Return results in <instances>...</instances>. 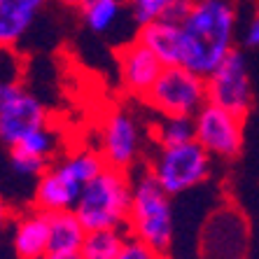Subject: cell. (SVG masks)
Listing matches in <instances>:
<instances>
[{
  "mask_svg": "<svg viewBox=\"0 0 259 259\" xmlns=\"http://www.w3.org/2000/svg\"><path fill=\"white\" fill-rule=\"evenodd\" d=\"M128 238V229H91L82 243V259H115Z\"/></svg>",
  "mask_w": 259,
  "mask_h": 259,
  "instance_id": "44dd1931",
  "label": "cell"
},
{
  "mask_svg": "<svg viewBox=\"0 0 259 259\" xmlns=\"http://www.w3.org/2000/svg\"><path fill=\"white\" fill-rule=\"evenodd\" d=\"M49 110L45 103L21 82H0V145L12 147L28 131L49 124Z\"/></svg>",
  "mask_w": 259,
  "mask_h": 259,
  "instance_id": "9c48e42d",
  "label": "cell"
},
{
  "mask_svg": "<svg viewBox=\"0 0 259 259\" xmlns=\"http://www.w3.org/2000/svg\"><path fill=\"white\" fill-rule=\"evenodd\" d=\"M115 259H163V254H159L157 250H152L147 243L138 241V238H133V236L128 234L126 243L121 247V252L117 254Z\"/></svg>",
  "mask_w": 259,
  "mask_h": 259,
  "instance_id": "7402d4cb",
  "label": "cell"
},
{
  "mask_svg": "<svg viewBox=\"0 0 259 259\" xmlns=\"http://www.w3.org/2000/svg\"><path fill=\"white\" fill-rule=\"evenodd\" d=\"M131 180V208L126 224L128 234L166 257L175 238L173 196L159 185L145 163L133 170Z\"/></svg>",
  "mask_w": 259,
  "mask_h": 259,
  "instance_id": "7a4b0ae2",
  "label": "cell"
},
{
  "mask_svg": "<svg viewBox=\"0 0 259 259\" xmlns=\"http://www.w3.org/2000/svg\"><path fill=\"white\" fill-rule=\"evenodd\" d=\"M205 87H208V103H215L241 117H247V112L252 110V79L241 49H234L205 77Z\"/></svg>",
  "mask_w": 259,
  "mask_h": 259,
  "instance_id": "8fae6325",
  "label": "cell"
},
{
  "mask_svg": "<svg viewBox=\"0 0 259 259\" xmlns=\"http://www.w3.org/2000/svg\"><path fill=\"white\" fill-rule=\"evenodd\" d=\"M140 101L157 115L194 117L208 103L205 77L187 66H163L157 82Z\"/></svg>",
  "mask_w": 259,
  "mask_h": 259,
  "instance_id": "52a82bcc",
  "label": "cell"
},
{
  "mask_svg": "<svg viewBox=\"0 0 259 259\" xmlns=\"http://www.w3.org/2000/svg\"><path fill=\"white\" fill-rule=\"evenodd\" d=\"M136 37L143 40L154 54L161 59L163 66H180L182 52V35L178 19H159L140 26L136 30Z\"/></svg>",
  "mask_w": 259,
  "mask_h": 259,
  "instance_id": "9a60e30c",
  "label": "cell"
},
{
  "mask_svg": "<svg viewBox=\"0 0 259 259\" xmlns=\"http://www.w3.org/2000/svg\"><path fill=\"white\" fill-rule=\"evenodd\" d=\"M45 259H82V254L75 252V254H47Z\"/></svg>",
  "mask_w": 259,
  "mask_h": 259,
  "instance_id": "d4e9b609",
  "label": "cell"
},
{
  "mask_svg": "<svg viewBox=\"0 0 259 259\" xmlns=\"http://www.w3.org/2000/svg\"><path fill=\"white\" fill-rule=\"evenodd\" d=\"M250 247V222L241 208L217 205L205 217L199 234L201 259H245Z\"/></svg>",
  "mask_w": 259,
  "mask_h": 259,
  "instance_id": "ba28073f",
  "label": "cell"
},
{
  "mask_svg": "<svg viewBox=\"0 0 259 259\" xmlns=\"http://www.w3.org/2000/svg\"><path fill=\"white\" fill-rule=\"evenodd\" d=\"M180 66L208 77L236 49L238 5L236 0H194L180 19Z\"/></svg>",
  "mask_w": 259,
  "mask_h": 259,
  "instance_id": "6da1fadb",
  "label": "cell"
},
{
  "mask_svg": "<svg viewBox=\"0 0 259 259\" xmlns=\"http://www.w3.org/2000/svg\"><path fill=\"white\" fill-rule=\"evenodd\" d=\"M59 5H63V7H79V3L82 0H56Z\"/></svg>",
  "mask_w": 259,
  "mask_h": 259,
  "instance_id": "484cf974",
  "label": "cell"
},
{
  "mask_svg": "<svg viewBox=\"0 0 259 259\" xmlns=\"http://www.w3.org/2000/svg\"><path fill=\"white\" fill-rule=\"evenodd\" d=\"M163 259H170V257H168V254H166V257H163Z\"/></svg>",
  "mask_w": 259,
  "mask_h": 259,
  "instance_id": "4316f807",
  "label": "cell"
},
{
  "mask_svg": "<svg viewBox=\"0 0 259 259\" xmlns=\"http://www.w3.org/2000/svg\"><path fill=\"white\" fill-rule=\"evenodd\" d=\"M49 212L42 208H24L14 215L10 247L14 259H45L49 254Z\"/></svg>",
  "mask_w": 259,
  "mask_h": 259,
  "instance_id": "4fadbf2b",
  "label": "cell"
},
{
  "mask_svg": "<svg viewBox=\"0 0 259 259\" xmlns=\"http://www.w3.org/2000/svg\"><path fill=\"white\" fill-rule=\"evenodd\" d=\"M103 166L105 161L96 147H75L59 154L35 180L33 205L47 212L72 210L82 189L101 173Z\"/></svg>",
  "mask_w": 259,
  "mask_h": 259,
  "instance_id": "3957f363",
  "label": "cell"
},
{
  "mask_svg": "<svg viewBox=\"0 0 259 259\" xmlns=\"http://www.w3.org/2000/svg\"><path fill=\"white\" fill-rule=\"evenodd\" d=\"M49 254H75L82 250L87 227L75 210L49 212Z\"/></svg>",
  "mask_w": 259,
  "mask_h": 259,
  "instance_id": "2e32d148",
  "label": "cell"
},
{
  "mask_svg": "<svg viewBox=\"0 0 259 259\" xmlns=\"http://www.w3.org/2000/svg\"><path fill=\"white\" fill-rule=\"evenodd\" d=\"M150 140V128L145 131L138 115L126 105L110 108L98 126V145L103 161L119 170H133L145 163V143Z\"/></svg>",
  "mask_w": 259,
  "mask_h": 259,
  "instance_id": "8992f818",
  "label": "cell"
},
{
  "mask_svg": "<svg viewBox=\"0 0 259 259\" xmlns=\"http://www.w3.org/2000/svg\"><path fill=\"white\" fill-rule=\"evenodd\" d=\"M194 140V117L187 115H157L150 124V143L159 147L182 145Z\"/></svg>",
  "mask_w": 259,
  "mask_h": 259,
  "instance_id": "ffe728a7",
  "label": "cell"
},
{
  "mask_svg": "<svg viewBox=\"0 0 259 259\" xmlns=\"http://www.w3.org/2000/svg\"><path fill=\"white\" fill-rule=\"evenodd\" d=\"M212 161L215 159L196 140H189V143L170 145V147L152 145L145 166L157 178L159 185L175 199L210 180Z\"/></svg>",
  "mask_w": 259,
  "mask_h": 259,
  "instance_id": "5b68a950",
  "label": "cell"
},
{
  "mask_svg": "<svg viewBox=\"0 0 259 259\" xmlns=\"http://www.w3.org/2000/svg\"><path fill=\"white\" fill-rule=\"evenodd\" d=\"M14 208L7 203V199L0 194V247L5 245V241H10V229L14 222Z\"/></svg>",
  "mask_w": 259,
  "mask_h": 259,
  "instance_id": "603a6c76",
  "label": "cell"
},
{
  "mask_svg": "<svg viewBox=\"0 0 259 259\" xmlns=\"http://www.w3.org/2000/svg\"><path fill=\"white\" fill-rule=\"evenodd\" d=\"M131 173L112 166H103V170L91 178L89 185L82 189L75 215L79 222L91 229H126L128 208H131Z\"/></svg>",
  "mask_w": 259,
  "mask_h": 259,
  "instance_id": "277c9868",
  "label": "cell"
},
{
  "mask_svg": "<svg viewBox=\"0 0 259 259\" xmlns=\"http://www.w3.org/2000/svg\"><path fill=\"white\" fill-rule=\"evenodd\" d=\"M243 124L245 117L215 103H205L194 115V140L212 159L234 161L243 150Z\"/></svg>",
  "mask_w": 259,
  "mask_h": 259,
  "instance_id": "30bf717a",
  "label": "cell"
},
{
  "mask_svg": "<svg viewBox=\"0 0 259 259\" xmlns=\"http://www.w3.org/2000/svg\"><path fill=\"white\" fill-rule=\"evenodd\" d=\"M115 59L121 89L133 98H143L163 70L161 59L138 37H131L124 45H119Z\"/></svg>",
  "mask_w": 259,
  "mask_h": 259,
  "instance_id": "7c38bea8",
  "label": "cell"
},
{
  "mask_svg": "<svg viewBox=\"0 0 259 259\" xmlns=\"http://www.w3.org/2000/svg\"><path fill=\"white\" fill-rule=\"evenodd\" d=\"M136 30L159 19H180L194 0H126Z\"/></svg>",
  "mask_w": 259,
  "mask_h": 259,
  "instance_id": "d6986e66",
  "label": "cell"
},
{
  "mask_svg": "<svg viewBox=\"0 0 259 259\" xmlns=\"http://www.w3.org/2000/svg\"><path fill=\"white\" fill-rule=\"evenodd\" d=\"M7 150H14L19 154H26L30 159H37V161L42 163H52L56 157H59V133L56 128L52 126V121L45 124L40 128H33L24 136V138H19L12 147H7Z\"/></svg>",
  "mask_w": 259,
  "mask_h": 259,
  "instance_id": "ac0fdd59",
  "label": "cell"
},
{
  "mask_svg": "<svg viewBox=\"0 0 259 259\" xmlns=\"http://www.w3.org/2000/svg\"><path fill=\"white\" fill-rule=\"evenodd\" d=\"M49 0H0V49H14L37 24Z\"/></svg>",
  "mask_w": 259,
  "mask_h": 259,
  "instance_id": "5bb4252c",
  "label": "cell"
},
{
  "mask_svg": "<svg viewBox=\"0 0 259 259\" xmlns=\"http://www.w3.org/2000/svg\"><path fill=\"white\" fill-rule=\"evenodd\" d=\"M241 45L247 49H259V12H254L252 17L247 19L245 30H243Z\"/></svg>",
  "mask_w": 259,
  "mask_h": 259,
  "instance_id": "cb8c5ba5",
  "label": "cell"
},
{
  "mask_svg": "<svg viewBox=\"0 0 259 259\" xmlns=\"http://www.w3.org/2000/svg\"><path fill=\"white\" fill-rule=\"evenodd\" d=\"M77 12L94 35H110L124 17L131 19L126 0H82Z\"/></svg>",
  "mask_w": 259,
  "mask_h": 259,
  "instance_id": "e0dca14e",
  "label": "cell"
}]
</instances>
